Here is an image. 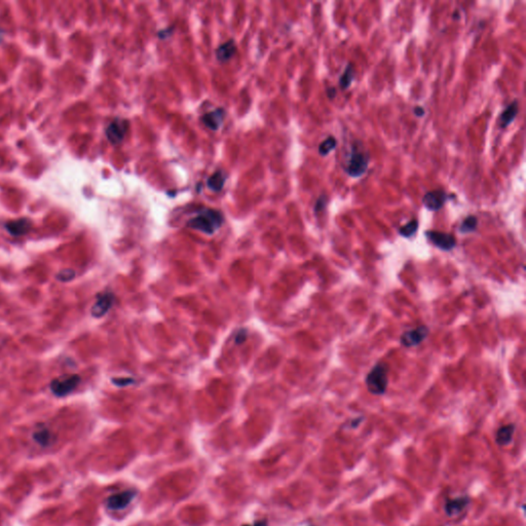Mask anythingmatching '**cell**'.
Listing matches in <instances>:
<instances>
[{
  "label": "cell",
  "instance_id": "cell-3",
  "mask_svg": "<svg viewBox=\"0 0 526 526\" xmlns=\"http://www.w3.org/2000/svg\"><path fill=\"white\" fill-rule=\"evenodd\" d=\"M388 383L387 367L384 364H376L366 377V386L372 395H383Z\"/></svg>",
  "mask_w": 526,
  "mask_h": 526
},
{
  "label": "cell",
  "instance_id": "cell-29",
  "mask_svg": "<svg viewBox=\"0 0 526 526\" xmlns=\"http://www.w3.org/2000/svg\"><path fill=\"white\" fill-rule=\"evenodd\" d=\"M173 28H174V27H172L171 29L167 28L166 30H163V31H159V32H158V36H159V37H161V38H163V39L167 38V37H168V36H169V35L171 34L170 32H171V31L173 30Z\"/></svg>",
  "mask_w": 526,
  "mask_h": 526
},
{
  "label": "cell",
  "instance_id": "cell-17",
  "mask_svg": "<svg viewBox=\"0 0 526 526\" xmlns=\"http://www.w3.org/2000/svg\"><path fill=\"white\" fill-rule=\"evenodd\" d=\"M225 184V175L222 172H216L214 173L209 179H208V187L217 192L220 191Z\"/></svg>",
  "mask_w": 526,
  "mask_h": 526
},
{
  "label": "cell",
  "instance_id": "cell-1",
  "mask_svg": "<svg viewBox=\"0 0 526 526\" xmlns=\"http://www.w3.org/2000/svg\"><path fill=\"white\" fill-rule=\"evenodd\" d=\"M223 221L224 218L220 212L213 209H202L187 222V226L211 236L219 230Z\"/></svg>",
  "mask_w": 526,
  "mask_h": 526
},
{
  "label": "cell",
  "instance_id": "cell-25",
  "mask_svg": "<svg viewBox=\"0 0 526 526\" xmlns=\"http://www.w3.org/2000/svg\"><path fill=\"white\" fill-rule=\"evenodd\" d=\"M112 381H113L114 383H116V384H118V385H121V386H122V385H127V384H129V383L134 382V380H133V379H130V378H124V379H123V378H119V379L113 378Z\"/></svg>",
  "mask_w": 526,
  "mask_h": 526
},
{
  "label": "cell",
  "instance_id": "cell-22",
  "mask_svg": "<svg viewBox=\"0 0 526 526\" xmlns=\"http://www.w3.org/2000/svg\"><path fill=\"white\" fill-rule=\"evenodd\" d=\"M477 224H478V220L475 216L471 215V216H468L462 223L461 227H460V231L461 233L463 234H469V233H473L476 231L477 228Z\"/></svg>",
  "mask_w": 526,
  "mask_h": 526
},
{
  "label": "cell",
  "instance_id": "cell-13",
  "mask_svg": "<svg viewBox=\"0 0 526 526\" xmlns=\"http://www.w3.org/2000/svg\"><path fill=\"white\" fill-rule=\"evenodd\" d=\"M31 228V223L27 219H19L9 222L7 224L8 232L14 237H21L26 235Z\"/></svg>",
  "mask_w": 526,
  "mask_h": 526
},
{
  "label": "cell",
  "instance_id": "cell-19",
  "mask_svg": "<svg viewBox=\"0 0 526 526\" xmlns=\"http://www.w3.org/2000/svg\"><path fill=\"white\" fill-rule=\"evenodd\" d=\"M51 438H52V435H51V432L45 429V428H41L39 430H37L34 434H33V439L35 442H37L39 445L41 446H48L50 445L51 443Z\"/></svg>",
  "mask_w": 526,
  "mask_h": 526
},
{
  "label": "cell",
  "instance_id": "cell-10",
  "mask_svg": "<svg viewBox=\"0 0 526 526\" xmlns=\"http://www.w3.org/2000/svg\"><path fill=\"white\" fill-rule=\"evenodd\" d=\"M470 497L468 495H462L452 499H448L444 505L445 514L449 517H454L461 514L470 504Z\"/></svg>",
  "mask_w": 526,
  "mask_h": 526
},
{
  "label": "cell",
  "instance_id": "cell-14",
  "mask_svg": "<svg viewBox=\"0 0 526 526\" xmlns=\"http://www.w3.org/2000/svg\"><path fill=\"white\" fill-rule=\"evenodd\" d=\"M515 430H516V427L513 424L500 427L496 433V437H495L496 443L499 446L509 445L513 440Z\"/></svg>",
  "mask_w": 526,
  "mask_h": 526
},
{
  "label": "cell",
  "instance_id": "cell-30",
  "mask_svg": "<svg viewBox=\"0 0 526 526\" xmlns=\"http://www.w3.org/2000/svg\"><path fill=\"white\" fill-rule=\"evenodd\" d=\"M242 526H268V524H267V521H266V520H260V521L255 522L253 525H248V524H246V525H242Z\"/></svg>",
  "mask_w": 526,
  "mask_h": 526
},
{
  "label": "cell",
  "instance_id": "cell-11",
  "mask_svg": "<svg viewBox=\"0 0 526 526\" xmlns=\"http://www.w3.org/2000/svg\"><path fill=\"white\" fill-rule=\"evenodd\" d=\"M113 303V295L111 293H102L98 295L97 301L91 307L90 313L94 318H101L108 312Z\"/></svg>",
  "mask_w": 526,
  "mask_h": 526
},
{
  "label": "cell",
  "instance_id": "cell-7",
  "mask_svg": "<svg viewBox=\"0 0 526 526\" xmlns=\"http://www.w3.org/2000/svg\"><path fill=\"white\" fill-rule=\"evenodd\" d=\"M429 335V328L426 326H419L413 330L406 331L401 336V344L405 348H413L427 338Z\"/></svg>",
  "mask_w": 526,
  "mask_h": 526
},
{
  "label": "cell",
  "instance_id": "cell-4",
  "mask_svg": "<svg viewBox=\"0 0 526 526\" xmlns=\"http://www.w3.org/2000/svg\"><path fill=\"white\" fill-rule=\"evenodd\" d=\"M79 382H80V377L74 374L71 376L54 379L51 382L50 387L54 395L62 398V397L69 395L71 392H73L77 387V385L79 384Z\"/></svg>",
  "mask_w": 526,
  "mask_h": 526
},
{
  "label": "cell",
  "instance_id": "cell-24",
  "mask_svg": "<svg viewBox=\"0 0 526 526\" xmlns=\"http://www.w3.org/2000/svg\"><path fill=\"white\" fill-rule=\"evenodd\" d=\"M327 203H328V198H327L326 195H321V196H320V197L318 198L315 204H314V213H319V212L324 211L325 208H326Z\"/></svg>",
  "mask_w": 526,
  "mask_h": 526
},
{
  "label": "cell",
  "instance_id": "cell-5",
  "mask_svg": "<svg viewBox=\"0 0 526 526\" xmlns=\"http://www.w3.org/2000/svg\"><path fill=\"white\" fill-rule=\"evenodd\" d=\"M137 491L135 489H128L120 493L110 495L106 499V507L112 511L124 510L127 508L131 501L136 497Z\"/></svg>",
  "mask_w": 526,
  "mask_h": 526
},
{
  "label": "cell",
  "instance_id": "cell-16",
  "mask_svg": "<svg viewBox=\"0 0 526 526\" xmlns=\"http://www.w3.org/2000/svg\"><path fill=\"white\" fill-rule=\"evenodd\" d=\"M236 52H237L236 43H235V41L233 39H231L230 41L224 42L223 44H221L220 47L217 49L216 57H217V59L220 62L224 63V62L230 61L234 57Z\"/></svg>",
  "mask_w": 526,
  "mask_h": 526
},
{
  "label": "cell",
  "instance_id": "cell-15",
  "mask_svg": "<svg viewBox=\"0 0 526 526\" xmlns=\"http://www.w3.org/2000/svg\"><path fill=\"white\" fill-rule=\"evenodd\" d=\"M517 113H518V102L515 100L500 114V117H499L500 128L505 129L508 126H510L516 119Z\"/></svg>",
  "mask_w": 526,
  "mask_h": 526
},
{
  "label": "cell",
  "instance_id": "cell-31",
  "mask_svg": "<svg viewBox=\"0 0 526 526\" xmlns=\"http://www.w3.org/2000/svg\"><path fill=\"white\" fill-rule=\"evenodd\" d=\"M362 420H363V418H362V417H359V418H356V419H354V420L352 422V425H351V427H352V428H357V427H358V426H359V425H360V424L362 423Z\"/></svg>",
  "mask_w": 526,
  "mask_h": 526
},
{
  "label": "cell",
  "instance_id": "cell-2",
  "mask_svg": "<svg viewBox=\"0 0 526 526\" xmlns=\"http://www.w3.org/2000/svg\"><path fill=\"white\" fill-rule=\"evenodd\" d=\"M369 159V154L363 151V149L358 146V143H354L351 149L348 166L346 167V172L353 178L361 177L368 169Z\"/></svg>",
  "mask_w": 526,
  "mask_h": 526
},
{
  "label": "cell",
  "instance_id": "cell-26",
  "mask_svg": "<svg viewBox=\"0 0 526 526\" xmlns=\"http://www.w3.org/2000/svg\"><path fill=\"white\" fill-rule=\"evenodd\" d=\"M246 337H247V333L246 331H240L236 337V341L237 344H242V342H244L246 340Z\"/></svg>",
  "mask_w": 526,
  "mask_h": 526
},
{
  "label": "cell",
  "instance_id": "cell-32",
  "mask_svg": "<svg viewBox=\"0 0 526 526\" xmlns=\"http://www.w3.org/2000/svg\"><path fill=\"white\" fill-rule=\"evenodd\" d=\"M452 18H453L454 20H459V19H460V14H459V12H455V13L452 15Z\"/></svg>",
  "mask_w": 526,
  "mask_h": 526
},
{
  "label": "cell",
  "instance_id": "cell-21",
  "mask_svg": "<svg viewBox=\"0 0 526 526\" xmlns=\"http://www.w3.org/2000/svg\"><path fill=\"white\" fill-rule=\"evenodd\" d=\"M417 228H418V221L415 219L411 220L400 228L399 234L404 238H410L417 232Z\"/></svg>",
  "mask_w": 526,
  "mask_h": 526
},
{
  "label": "cell",
  "instance_id": "cell-23",
  "mask_svg": "<svg viewBox=\"0 0 526 526\" xmlns=\"http://www.w3.org/2000/svg\"><path fill=\"white\" fill-rule=\"evenodd\" d=\"M75 277V271L71 268H66V269H63L61 270L59 273L57 278L61 281V282H69L71 281L73 278Z\"/></svg>",
  "mask_w": 526,
  "mask_h": 526
},
{
  "label": "cell",
  "instance_id": "cell-12",
  "mask_svg": "<svg viewBox=\"0 0 526 526\" xmlns=\"http://www.w3.org/2000/svg\"><path fill=\"white\" fill-rule=\"evenodd\" d=\"M225 117V111L222 108H218L214 111L205 113L201 118L203 125L212 131H217L222 125Z\"/></svg>",
  "mask_w": 526,
  "mask_h": 526
},
{
  "label": "cell",
  "instance_id": "cell-28",
  "mask_svg": "<svg viewBox=\"0 0 526 526\" xmlns=\"http://www.w3.org/2000/svg\"><path fill=\"white\" fill-rule=\"evenodd\" d=\"M425 113H426V110H425L423 107H420V106H416V107L414 108V114H415V116H416L417 118H423V117L425 116Z\"/></svg>",
  "mask_w": 526,
  "mask_h": 526
},
{
  "label": "cell",
  "instance_id": "cell-9",
  "mask_svg": "<svg viewBox=\"0 0 526 526\" xmlns=\"http://www.w3.org/2000/svg\"><path fill=\"white\" fill-rule=\"evenodd\" d=\"M447 199V194L445 191L438 189L428 191L423 197V203L425 207L430 211H439L443 208V205Z\"/></svg>",
  "mask_w": 526,
  "mask_h": 526
},
{
  "label": "cell",
  "instance_id": "cell-18",
  "mask_svg": "<svg viewBox=\"0 0 526 526\" xmlns=\"http://www.w3.org/2000/svg\"><path fill=\"white\" fill-rule=\"evenodd\" d=\"M354 78H355L354 67L352 66V64H349L347 66V68H346L344 74H342L341 77L339 78V86H340V88L342 90L348 89L352 85Z\"/></svg>",
  "mask_w": 526,
  "mask_h": 526
},
{
  "label": "cell",
  "instance_id": "cell-20",
  "mask_svg": "<svg viewBox=\"0 0 526 526\" xmlns=\"http://www.w3.org/2000/svg\"><path fill=\"white\" fill-rule=\"evenodd\" d=\"M336 145H337V140L335 139V137L329 136L328 138H326L321 144L319 145V153L322 156H326L335 149Z\"/></svg>",
  "mask_w": 526,
  "mask_h": 526
},
{
  "label": "cell",
  "instance_id": "cell-8",
  "mask_svg": "<svg viewBox=\"0 0 526 526\" xmlns=\"http://www.w3.org/2000/svg\"><path fill=\"white\" fill-rule=\"evenodd\" d=\"M426 237L433 245H435L442 251H450L456 245L455 238L450 234L430 231L426 233Z\"/></svg>",
  "mask_w": 526,
  "mask_h": 526
},
{
  "label": "cell",
  "instance_id": "cell-27",
  "mask_svg": "<svg viewBox=\"0 0 526 526\" xmlns=\"http://www.w3.org/2000/svg\"><path fill=\"white\" fill-rule=\"evenodd\" d=\"M336 94H337V90L335 87H329L327 88V97L331 100H333L335 97H336Z\"/></svg>",
  "mask_w": 526,
  "mask_h": 526
},
{
  "label": "cell",
  "instance_id": "cell-6",
  "mask_svg": "<svg viewBox=\"0 0 526 526\" xmlns=\"http://www.w3.org/2000/svg\"><path fill=\"white\" fill-rule=\"evenodd\" d=\"M128 127L129 123L125 120L117 119L110 123L106 129V137L109 142L113 145L120 144L127 135Z\"/></svg>",
  "mask_w": 526,
  "mask_h": 526
}]
</instances>
